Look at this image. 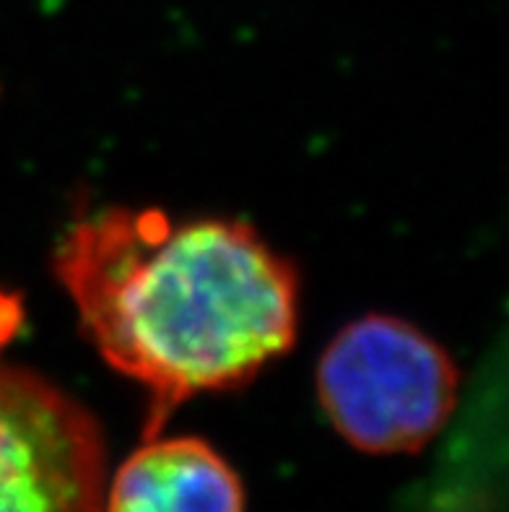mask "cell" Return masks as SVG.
<instances>
[{"label":"cell","mask_w":509,"mask_h":512,"mask_svg":"<svg viewBox=\"0 0 509 512\" xmlns=\"http://www.w3.org/2000/svg\"><path fill=\"white\" fill-rule=\"evenodd\" d=\"M52 271L99 357L149 393L146 440L198 393L289 354L299 273L250 224L112 206L63 234Z\"/></svg>","instance_id":"obj_1"},{"label":"cell","mask_w":509,"mask_h":512,"mask_svg":"<svg viewBox=\"0 0 509 512\" xmlns=\"http://www.w3.org/2000/svg\"><path fill=\"white\" fill-rule=\"evenodd\" d=\"M447 349L393 315L348 323L317 362V398L338 435L372 455L419 453L458 403Z\"/></svg>","instance_id":"obj_2"},{"label":"cell","mask_w":509,"mask_h":512,"mask_svg":"<svg viewBox=\"0 0 509 512\" xmlns=\"http://www.w3.org/2000/svg\"><path fill=\"white\" fill-rule=\"evenodd\" d=\"M107 453L86 406L0 362V512H104Z\"/></svg>","instance_id":"obj_3"},{"label":"cell","mask_w":509,"mask_h":512,"mask_svg":"<svg viewBox=\"0 0 509 512\" xmlns=\"http://www.w3.org/2000/svg\"><path fill=\"white\" fill-rule=\"evenodd\" d=\"M104 512H245V487L200 437H149L104 489Z\"/></svg>","instance_id":"obj_4"}]
</instances>
